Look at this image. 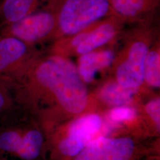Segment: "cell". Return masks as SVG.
<instances>
[{
    "instance_id": "1",
    "label": "cell",
    "mask_w": 160,
    "mask_h": 160,
    "mask_svg": "<svg viewBox=\"0 0 160 160\" xmlns=\"http://www.w3.org/2000/svg\"><path fill=\"white\" fill-rule=\"evenodd\" d=\"M37 82L56 97L67 112L79 113L86 108L87 93L74 65L67 59L51 57L38 66Z\"/></svg>"
},
{
    "instance_id": "2",
    "label": "cell",
    "mask_w": 160,
    "mask_h": 160,
    "mask_svg": "<svg viewBox=\"0 0 160 160\" xmlns=\"http://www.w3.org/2000/svg\"><path fill=\"white\" fill-rule=\"evenodd\" d=\"M43 143V135L38 130L23 131L17 123L0 126V160H35Z\"/></svg>"
},
{
    "instance_id": "3",
    "label": "cell",
    "mask_w": 160,
    "mask_h": 160,
    "mask_svg": "<svg viewBox=\"0 0 160 160\" xmlns=\"http://www.w3.org/2000/svg\"><path fill=\"white\" fill-rule=\"evenodd\" d=\"M110 6L109 0H65L59 15L60 27L66 34L77 33L104 16Z\"/></svg>"
},
{
    "instance_id": "4",
    "label": "cell",
    "mask_w": 160,
    "mask_h": 160,
    "mask_svg": "<svg viewBox=\"0 0 160 160\" xmlns=\"http://www.w3.org/2000/svg\"><path fill=\"white\" fill-rule=\"evenodd\" d=\"M55 24V17L51 12H37L7 25L3 35L12 36L26 43L34 42L50 34Z\"/></svg>"
},
{
    "instance_id": "5",
    "label": "cell",
    "mask_w": 160,
    "mask_h": 160,
    "mask_svg": "<svg viewBox=\"0 0 160 160\" xmlns=\"http://www.w3.org/2000/svg\"><path fill=\"white\" fill-rule=\"evenodd\" d=\"M133 149L129 138L100 137L88 143L75 160H129Z\"/></svg>"
},
{
    "instance_id": "6",
    "label": "cell",
    "mask_w": 160,
    "mask_h": 160,
    "mask_svg": "<svg viewBox=\"0 0 160 160\" xmlns=\"http://www.w3.org/2000/svg\"><path fill=\"white\" fill-rule=\"evenodd\" d=\"M148 48L142 42L134 43L129 52L126 61L122 63L117 71V80L120 85L137 88L144 80V66Z\"/></svg>"
},
{
    "instance_id": "7",
    "label": "cell",
    "mask_w": 160,
    "mask_h": 160,
    "mask_svg": "<svg viewBox=\"0 0 160 160\" xmlns=\"http://www.w3.org/2000/svg\"><path fill=\"white\" fill-rule=\"evenodd\" d=\"M27 43L9 35L0 38V74L16 75L26 57Z\"/></svg>"
},
{
    "instance_id": "8",
    "label": "cell",
    "mask_w": 160,
    "mask_h": 160,
    "mask_svg": "<svg viewBox=\"0 0 160 160\" xmlns=\"http://www.w3.org/2000/svg\"><path fill=\"white\" fill-rule=\"evenodd\" d=\"M114 59V54L110 51L100 52H89L81 58L79 72L87 82H91L97 71L110 65Z\"/></svg>"
},
{
    "instance_id": "9",
    "label": "cell",
    "mask_w": 160,
    "mask_h": 160,
    "mask_svg": "<svg viewBox=\"0 0 160 160\" xmlns=\"http://www.w3.org/2000/svg\"><path fill=\"white\" fill-rule=\"evenodd\" d=\"M39 0H2L0 3V18L9 25L33 13Z\"/></svg>"
},
{
    "instance_id": "10",
    "label": "cell",
    "mask_w": 160,
    "mask_h": 160,
    "mask_svg": "<svg viewBox=\"0 0 160 160\" xmlns=\"http://www.w3.org/2000/svg\"><path fill=\"white\" fill-rule=\"evenodd\" d=\"M102 125L100 118L96 114H89L75 121L69 128V137L84 147Z\"/></svg>"
},
{
    "instance_id": "11",
    "label": "cell",
    "mask_w": 160,
    "mask_h": 160,
    "mask_svg": "<svg viewBox=\"0 0 160 160\" xmlns=\"http://www.w3.org/2000/svg\"><path fill=\"white\" fill-rule=\"evenodd\" d=\"M114 34L113 27L110 24H103L90 34L86 39L77 46L78 53L84 55L91 52L94 49L102 46L112 39Z\"/></svg>"
},
{
    "instance_id": "12",
    "label": "cell",
    "mask_w": 160,
    "mask_h": 160,
    "mask_svg": "<svg viewBox=\"0 0 160 160\" xmlns=\"http://www.w3.org/2000/svg\"><path fill=\"white\" fill-rule=\"evenodd\" d=\"M137 88H128L118 82H112L105 86L101 92L103 101L113 105H122L130 102Z\"/></svg>"
},
{
    "instance_id": "13",
    "label": "cell",
    "mask_w": 160,
    "mask_h": 160,
    "mask_svg": "<svg viewBox=\"0 0 160 160\" xmlns=\"http://www.w3.org/2000/svg\"><path fill=\"white\" fill-rule=\"evenodd\" d=\"M15 100L8 88L0 81V126L16 123V118L12 116Z\"/></svg>"
},
{
    "instance_id": "14",
    "label": "cell",
    "mask_w": 160,
    "mask_h": 160,
    "mask_svg": "<svg viewBox=\"0 0 160 160\" xmlns=\"http://www.w3.org/2000/svg\"><path fill=\"white\" fill-rule=\"evenodd\" d=\"M144 80L151 86L160 87V55L156 52H151L147 55L144 66Z\"/></svg>"
},
{
    "instance_id": "15",
    "label": "cell",
    "mask_w": 160,
    "mask_h": 160,
    "mask_svg": "<svg viewBox=\"0 0 160 160\" xmlns=\"http://www.w3.org/2000/svg\"><path fill=\"white\" fill-rule=\"evenodd\" d=\"M146 0H110L114 10L125 17H134L142 10Z\"/></svg>"
},
{
    "instance_id": "16",
    "label": "cell",
    "mask_w": 160,
    "mask_h": 160,
    "mask_svg": "<svg viewBox=\"0 0 160 160\" xmlns=\"http://www.w3.org/2000/svg\"><path fill=\"white\" fill-rule=\"evenodd\" d=\"M135 114V111L132 108L128 107H118L110 111V118L114 122H123L133 119Z\"/></svg>"
},
{
    "instance_id": "17",
    "label": "cell",
    "mask_w": 160,
    "mask_h": 160,
    "mask_svg": "<svg viewBox=\"0 0 160 160\" xmlns=\"http://www.w3.org/2000/svg\"><path fill=\"white\" fill-rule=\"evenodd\" d=\"M146 110L149 115L154 120L160 128V99L152 100L147 104Z\"/></svg>"
},
{
    "instance_id": "18",
    "label": "cell",
    "mask_w": 160,
    "mask_h": 160,
    "mask_svg": "<svg viewBox=\"0 0 160 160\" xmlns=\"http://www.w3.org/2000/svg\"><path fill=\"white\" fill-rule=\"evenodd\" d=\"M88 33H81L78 36H75L74 38L72 39V44L74 46H77L79 45L81 42H82L84 40L86 39V38L88 36Z\"/></svg>"
},
{
    "instance_id": "19",
    "label": "cell",
    "mask_w": 160,
    "mask_h": 160,
    "mask_svg": "<svg viewBox=\"0 0 160 160\" xmlns=\"http://www.w3.org/2000/svg\"><path fill=\"white\" fill-rule=\"evenodd\" d=\"M2 1V0H0V3H1Z\"/></svg>"
}]
</instances>
